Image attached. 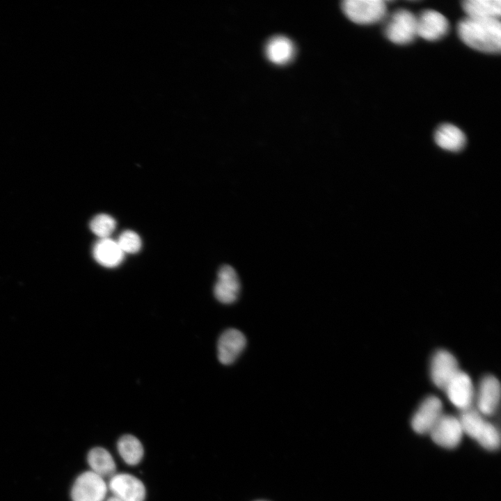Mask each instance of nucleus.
Segmentation results:
<instances>
[{
  "mask_svg": "<svg viewBox=\"0 0 501 501\" xmlns=\"http://www.w3.org/2000/svg\"><path fill=\"white\" fill-rule=\"evenodd\" d=\"M460 39L472 49L495 54L501 49V24L498 19H481L466 17L457 25Z\"/></svg>",
  "mask_w": 501,
  "mask_h": 501,
  "instance_id": "1",
  "label": "nucleus"
},
{
  "mask_svg": "<svg viewBox=\"0 0 501 501\" xmlns=\"http://www.w3.org/2000/svg\"><path fill=\"white\" fill-rule=\"evenodd\" d=\"M459 420L463 433L476 440L482 447L489 451L499 448V431L477 410L470 408L461 411Z\"/></svg>",
  "mask_w": 501,
  "mask_h": 501,
  "instance_id": "2",
  "label": "nucleus"
},
{
  "mask_svg": "<svg viewBox=\"0 0 501 501\" xmlns=\"http://www.w3.org/2000/svg\"><path fill=\"white\" fill-rule=\"evenodd\" d=\"M342 9L352 22L359 24H372L385 18L386 2L382 0H344Z\"/></svg>",
  "mask_w": 501,
  "mask_h": 501,
  "instance_id": "3",
  "label": "nucleus"
},
{
  "mask_svg": "<svg viewBox=\"0 0 501 501\" xmlns=\"http://www.w3.org/2000/svg\"><path fill=\"white\" fill-rule=\"evenodd\" d=\"M386 38L397 45L412 42L417 35V17L406 9L394 12L384 30Z\"/></svg>",
  "mask_w": 501,
  "mask_h": 501,
  "instance_id": "4",
  "label": "nucleus"
},
{
  "mask_svg": "<svg viewBox=\"0 0 501 501\" xmlns=\"http://www.w3.org/2000/svg\"><path fill=\"white\" fill-rule=\"evenodd\" d=\"M107 493L104 479L91 471L81 473L71 490L72 501H103Z\"/></svg>",
  "mask_w": 501,
  "mask_h": 501,
  "instance_id": "5",
  "label": "nucleus"
},
{
  "mask_svg": "<svg viewBox=\"0 0 501 501\" xmlns=\"http://www.w3.org/2000/svg\"><path fill=\"white\" fill-rule=\"evenodd\" d=\"M450 402L461 411L472 408L475 391L470 377L459 370L445 388Z\"/></svg>",
  "mask_w": 501,
  "mask_h": 501,
  "instance_id": "6",
  "label": "nucleus"
},
{
  "mask_svg": "<svg viewBox=\"0 0 501 501\" xmlns=\"http://www.w3.org/2000/svg\"><path fill=\"white\" fill-rule=\"evenodd\" d=\"M443 415L441 400L436 396L427 397L412 418V428L419 434H429Z\"/></svg>",
  "mask_w": 501,
  "mask_h": 501,
  "instance_id": "7",
  "label": "nucleus"
},
{
  "mask_svg": "<svg viewBox=\"0 0 501 501\" xmlns=\"http://www.w3.org/2000/svg\"><path fill=\"white\" fill-rule=\"evenodd\" d=\"M429 434L438 445L453 449L460 444L464 433L459 418L443 414Z\"/></svg>",
  "mask_w": 501,
  "mask_h": 501,
  "instance_id": "8",
  "label": "nucleus"
},
{
  "mask_svg": "<svg viewBox=\"0 0 501 501\" xmlns=\"http://www.w3.org/2000/svg\"><path fill=\"white\" fill-rule=\"evenodd\" d=\"M447 18L434 10H425L417 17V35L428 41L443 38L449 31Z\"/></svg>",
  "mask_w": 501,
  "mask_h": 501,
  "instance_id": "9",
  "label": "nucleus"
},
{
  "mask_svg": "<svg viewBox=\"0 0 501 501\" xmlns=\"http://www.w3.org/2000/svg\"><path fill=\"white\" fill-rule=\"evenodd\" d=\"M455 357L447 350H439L432 357L430 375L434 384L444 390L450 381L459 371Z\"/></svg>",
  "mask_w": 501,
  "mask_h": 501,
  "instance_id": "10",
  "label": "nucleus"
},
{
  "mask_svg": "<svg viewBox=\"0 0 501 501\" xmlns=\"http://www.w3.org/2000/svg\"><path fill=\"white\" fill-rule=\"evenodd\" d=\"M240 289L239 278L234 268L228 264L221 266L214 287L216 299L224 304L232 303L238 299Z\"/></svg>",
  "mask_w": 501,
  "mask_h": 501,
  "instance_id": "11",
  "label": "nucleus"
},
{
  "mask_svg": "<svg viewBox=\"0 0 501 501\" xmlns=\"http://www.w3.org/2000/svg\"><path fill=\"white\" fill-rule=\"evenodd\" d=\"M109 488L113 495L122 501H144L145 488L143 484L129 474H115L111 477Z\"/></svg>",
  "mask_w": 501,
  "mask_h": 501,
  "instance_id": "12",
  "label": "nucleus"
},
{
  "mask_svg": "<svg viewBox=\"0 0 501 501\" xmlns=\"http://www.w3.org/2000/svg\"><path fill=\"white\" fill-rule=\"evenodd\" d=\"M500 399V385L493 376H484L480 381L475 393L477 411L482 415L494 414L498 407Z\"/></svg>",
  "mask_w": 501,
  "mask_h": 501,
  "instance_id": "13",
  "label": "nucleus"
},
{
  "mask_svg": "<svg viewBox=\"0 0 501 501\" xmlns=\"http://www.w3.org/2000/svg\"><path fill=\"white\" fill-rule=\"evenodd\" d=\"M246 339L237 329L229 328L219 337L217 344L218 358L223 365L234 363L244 349Z\"/></svg>",
  "mask_w": 501,
  "mask_h": 501,
  "instance_id": "14",
  "label": "nucleus"
},
{
  "mask_svg": "<svg viewBox=\"0 0 501 501\" xmlns=\"http://www.w3.org/2000/svg\"><path fill=\"white\" fill-rule=\"evenodd\" d=\"M268 60L276 65H285L294 57L295 47L292 41L284 35H276L269 39L265 46Z\"/></svg>",
  "mask_w": 501,
  "mask_h": 501,
  "instance_id": "15",
  "label": "nucleus"
},
{
  "mask_svg": "<svg viewBox=\"0 0 501 501\" xmlns=\"http://www.w3.org/2000/svg\"><path fill=\"white\" fill-rule=\"evenodd\" d=\"M93 254L99 264L109 268L119 265L124 257V253L117 241L109 238L97 241L93 246Z\"/></svg>",
  "mask_w": 501,
  "mask_h": 501,
  "instance_id": "16",
  "label": "nucleus"
},
{
  "mask_svg": "<svg viewBox=\"0 0 501 501\" xmlns=\"http://www.w3.org/2000/svg\"><path fill=\"white\" fill-rule=\"evenodd\" d=\"M434 139L439 147L451 152L460 151L466 144L464 133L458 127L450 123L443 124L438 127Z\"/></svg>",
  "mask_w": 501,
  "mask_h": 501,
  "instance_id": "17",
  "label": "nucleus"
},
{
  "mask_svg": "<svg viewBox=\"0 0 501 501\" xmlns=\"http://www.w3.org/2000/svg\"><path fill=\"white\" fill-rule=\"evenodd\" d=\"M462 8L468 17L481 19H498L501 15L500 0H466Z\"/></svg>",
  "mask_w": 501,
  "mask_h": 501,
  "instance_id": "18",
  "label": "nucleus"
},
{
  "mask_svg": "<svg viewBox=\"0 0 501 501\" xmlns=\"http://www.w3.org/2000/svg\"><path fill=\"white\" fill-rule=\"evenodd\" d=\"M87 460L92 471L102 477H111L116 472L115 461L111 454L102 447H95L88 452Z\"/></svg>",
  "mask_w": 501,
  "mask_h": 501,
  "instance_id": "19",
  "label": "nucleus"
},
{
  "mask_svg": "<svg viewBox=\"0 0 501 501\" xmlns=\"http://www.w3.org/2000/svg\"><path fill=\"white\" fill-rule=\"evenodd\" d=\"M118 450L123 460L131 466L138 464L143 456L142 444L135 436L129 434L119 439Z\"/></svg>",
  "mask_w": 501,
  "mask_h": 501,
  "instance_id": "20",
  "label": "nucleus"
},
{
  "mask_svg": "<svg viewBox=\"0 0 501 501\" xmlns=\"http://www.w3.org/2000/svg\"><path fill=\"white\" fill-rule=\"evenodd\" d=\"M116 225L115 219L106 214L95 216L90 223V230L100 239L109 238V235L115 230Z\"/></svg>",
  "mask_w": 501,
  "mask_h": 501,
  "instance_id": "21",
  "label": "nucleus"
},
{
  "mask_svg": "<svg viewBox=\"0 0 501 501\" xmlns=\"http://www.w3.org/2000/svg\"><path fill=\"white\" fill-rule=\"evenodd\" d=\"M117 243L124 253H136L141 247L140 237L132 230H125L122 232Z\"/></svg>",
  "mask_w": 501,
  "mask_h": 501,
  "instance_id": "22",
  "label": "nucleus"
},
{
  "mask_svg": "<svg viewBox=\"0 0 501 501\" xmlns=\"http://www.w3.org/2000/svg\"><path fill=\"white\" fill-rule=\"evenodd\" d=\"M106 501H122V500H120V498L113 495V496L110 497Z\"/></svg>",
  "mask_w": 501,
  "mask_h": 501,
  "instance_id": "23",
  "label": "nucleus"
}]
</instances>
